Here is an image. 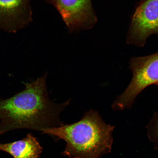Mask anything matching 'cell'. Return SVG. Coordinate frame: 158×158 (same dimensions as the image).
I'll list each match as a JSON object with an SVG mask.
<instances>
[{
  "instance_id": "cell-4",
  "label": "cell",
  "mask_w": 158,
  "mask_h": 158,
  "mask_svg": "<svg viewBox=\"0 0 158 158\" xmlns=\"http://www.w3.org/2000/svg\"><path fill=\"white\" fill-rule=\"evenodd\" d=\"M154 34L158 35V0H142L132 16L127 42L143 47Z\"/></svg>"
},
{
  "instance_id": "cell-9",
  "label": "cell",
  "mask_w": 158,
  "mask_h": 158,
  "mask_svg": "<svg viewBox=\"0 0 158 158\" xmlns=\"http://www.w3.org/2000/svg\"><path fill=\"white\" fill-rule=\"evenodd\" d=\"M156 85H157L158 86V83Z\"/></svg>"
},
{
  "instance_id": "cell-8",
  "label": "cell",
  "mask_w": 158,
  "mask_h": 158,
  "mask_svg": "<svg viewBox=\"0 0 158 158\" xmlns=\"http://www.w3.org/2000/svg\"><path fill=\"white\" fill-rule=\"evenodd\" d=\"M150 125L152 127L153 126L158 134V114H155L150 123Z\"/></svg>"
},
{
  "instance_id": "cell-5",
  "label": "cell",
  "mask_w": 158,
  "mask_h": 158,
  "mask_svg": "<svg viewBox=\"0 0 158 158\" xmlns=\"http://www.w3.org/2000/svg\"><path fill=\"white\" fill-rule=\"evenodd\" d=\"M60 14L70 32L91 29L97 18L91 0H46Z\"/></svg>"
},
{
  "instance_id": "cell-1",
  "label": "cell",
  "mask_w": 158,
  "mask_h": 158,
  "mask_svg": "<svg viewBox=\"0 0 158 158\" xmlns=\"http://www.w3.org/2000/svg\"><path fill=\"white\" fill-rule=\"evenodd\" d=\"M47 74L33 82H23L24 90L11 97L0 98V135L18 129L42 131L62 125L59 115L70 100L56 104L49 98Z\"/></svg>"
},
{
  "instance_id": "cell-6",
  "label": "cell",
  "mask_w": 158,
  "mask_h": 158,
  "mask_svg": "<svg viewBox=\"0 0 158 158\" xmlns=\"http://www.w3.org/2000/svg\"><path fill=\"white\" fill-rule=\"evenodd\" d=\"M31 0H0V31L15 33L32 21Z\"/></svg>"
},
{
  "instance_id": "cell-3",
  "label": "cell",
  "mask_w": 158,
  "mask_h": 158,
  "mask_svg": "<svg viewBox=\"0 0 158 158\" xmlns=\"http://www.w3.org/2000/svg\"><path fill=\"white\" fill-rule=\"evenodd\" d=\"M133 77L123 93L114 101V110L131 107L137 96L147 87L158 83V52L149 56L134 57L130 62Z\"/></svg>"
},
{
  "instance_id": "cell-7",
  "label": "cell",
  "mask_w": 158,
  "mask_h": 158,
  "mask_svg": "<svg viewBox=\"0 0 158 158\" xmlns=\"http://www.w3.org/2000/svg\"><path fill=\"white\" fill-rule=\"evenodd\" d=\"M42 150L36 138L30 134L19 141L0 143V151L8 153L13 158H40Z\"/></svg>"
},
{
  "instance_id": "cell-2",
  "label": "cell",
  "mask_w": 158,
  "mask_h": 158,
  "mask_svg": "<svg viewBox=\"0 0 158 158\" xmlns=\"http://www.w3.org/2000/svg\"><path fill=\"white\" fill-rule=\"evenodd\" d=\"M114 127L106 123L98 112L90 110L76 123L63 124L41 132L66 142L62 153L64 156L70 158H100L110 149Z\"/></svg>"
}]
</instances>
